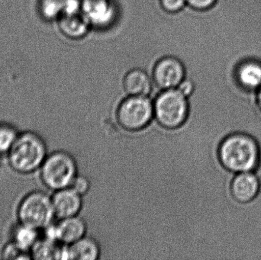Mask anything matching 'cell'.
<instances>
[{
  "instance_id": "cell-1",
  "label": "cell",
  "mask_w": 261,
  "mask_h": 260,
  "mask_svg": "<svg viewBox=\"0 0 261 260\" xmlns=\"http://www.w3.org/2000/svg\"><path fill=\"white\" fill-rule=\"evenodd\" d=\"M260 148L251 134L234 132L219 145L218 157L222 166L231 174L255 172L260 163Z\"/></svg>"
},
{
  "instance_id": "cell-2",
  "label": "cell",
  "mask_w": 261,
  "mask_h": 260,
  "mask_svg": "<svg viewBox=\"0 0 261 260\" xmlns=\"http://www.w3.org/2000/svg\"><path fill=\"white\" fill-rule=\"evenodd\" d=\"M47 155L44 139L33 131H24L8 152V162L15 172L25 175L40 169Z\"/></svg>"
},
{
  "instance_id": "cell-3",
  "label": "cell",
  "mask_w": 261,
  "mask_h": 260,
  "mask_svg": "<svg viewBox=\"0 0 261 260\" xmlns=\"http://www.w3.org/2000/svg\"><path fill=\"white\" fill-rule=\"evenodd\" d=\"M188 99L177 88L161 90L153 101L156 122L168 130H176L182 127L190 114Z\"/></svg>"
},
{
  "instance_id": "cell-4",
  "label": "cell",
  "mask_w": 261,
  "mask_h": 260,
  "mask_svg": "<svg viewBox=\"0 0 261 260\" xmlns=\"http://www.w3.org/2000/svg\"><path fill=\"white\" fill-rule=\"evenodd\" d=\"M77 175L76 160L70 153L64 151L48 154L40 168L43 184L54 192L70 187Z\"/></svg>"
},
{
  "instance_id": "cell-5",
  "label": "cell",
  "mask_w": 261,
  "mask_h": 260,
  "mask_svg": "<svg viewBox=\"0 0 261 260\" xmlns=\"http://www.w3.org/2000/svg\"><path fill=\"white\" fill-rule=\"evenodd\" d=\"M19 224L44 230L53 224L55 217L51 197L41 191H34L20 201L17 210Z\"/></svg>"
},
{
  "instance_id": "cell-6",
  "label": "cell",
  "mask_w": 261,
  "mask_h": 260,
  "mask_svg": "<svg viewBox=\"0 0 261 260\" xmlns=\"http://www.w3.org/2000/svg\"><path fill=\"white\" fill-rule=\"evenodd\" d=\"M116 117L119 126L125 131H141L154 118L153 102L148 96H128L119 103Z\"/></svg>"
},
{
  "instance_id": "cell-7",
  "label": "cell",
  "mask_w": 261,
  "mask_h": 260,
  "mask_svg": "<svg viewBox=\"0 0 261 260\" xmlns=\"http://www.w3.org/2000/svg\"><path fill=\"white\" fill-rule=\"evenodd\" d=\"M153 84L161 90L176 89L187 78L182 61L174 56H164L156 61L151 73Z\"/></svg>"
},
{
  "instance_id": "cell-8",
  "label": "cell",
  "mask_w": 261,
  "mask_h": 260,
  "mask_svg": "<svg viewBox=\"0 0 261 260\" xmlns=\"http://www.w3.org/2000/svg\"><path fill=\"white\" fill-rule=\"evenodd\" d=\"M53 224L43 230L44 238L58 241L64 245H70L87 235V222L78 215L59 219L58 223Z\"/></svg>"
},
{
  "instance_id": "cell-9",
  "label": "cell",
  "mask_w": 261,
  "mask_h": 260,
  "mask_svg": "<svg viewBox=\"0 0 261 260\" xmlns=\"http://www.w3.org/2000/svg\"><path fill=\"white\" fill-rule=\"evenodd\" d=\"M81 12L92 28H108L117 18L118 10L113 0H82Z\"/></svg>"
},
{
  "instance_id": "cell-10",
  "label": "cell",
  "mask_w": 261,
  "mask_h": 260,
  "mask_svg": "<svg viewBox=\"0 0 261 260\" xmlns=\"http://www.w3.org/2000/svg\"><path fill=\"white\" fill-rule=\"evenodd\" d=\"M233 79L240 91L254 94L261 86V61L245 58L239 61L233 71Z\"/></svg>"
},
{
  "instance_id": "cell-11",
  "label": "cell",
  "mask_w": 261,
  "mask_h": 260,
  "mask_svg": "<svg viewBox=\"0 0 261 260\" xmlns=\"http://www.w3.org/2000/svg\"><path fill=\"white\" fill-rule=\"evenodd\" d=\"M260 178L254 171L234 174L231 182V195L240 204H248L257 198L260 193Z\"/></svg>"
},
{
  "instance_id": "cell-12",
  "label": "cell",
  "mask_w": 261,
  "mask_h": 260,
  "mask_svg": "<svg viewBox=\"0 0 261 260\" xmlns=\"http://www.w3.org/2000/svg\"><path fill=\"white\" fill-rule=\"evenodd\" d=\"M51 199L55 217L58 219L76 216L84 205L82 195L70 187L55 191Z\"/></svg>"
},
{
  "instance_id": "cell-13",
  "label": "cell",
  "mask_w": 261,
  "mask_h": 260,
  "mask_svg": "<svg viewBox=\"0 0 261 260\" xmlns=\"http://www.w3.org/2000/svg\"><path fill=\"white\" fill-rule=\"evenodd\" d=\"M153 85L152 76L141 68L128 70L122 80V87L128 96H148Z\"/></svg>"
},
{
  "instance_id": "cell-14",
  "label": "cell",
  "mask_w": 261,
  "mask_h": 260,
  "mask_svg": "<svg viewBox=\"0 0 261 260\" xmlns=\"http://www.w3.org/2000/svg\"><path fill=\"white\" fill-rule=\"evenodd\" d=\"M100 256V246L91 237H84L67 246V259L96 260Z\"/></svg>"
},
{
  "instance_id": "cell-15",
  "label": "cell",
  "mask_w": 261,
  "mask_h": 260,
  "mask_svg": "<svg viewBox=\"0 0 261 260\" xmlns=\"http://www.w3.org/2000/svg\"><path fill=\"white\" fill-rule=\"evenodd\" d=\"M60 26L64 35L76 40L85 38L92 29L90 23L82 12L64 14L61 18Z\"/></svg>"
},
{
  "instance_id": "cell-16",
  "label": "cell",
  "mask_w": 261,
  "mask_h": 260,
  "mask_svg": "<svg viewBox=\"0 0 261 260\" xmlns=\"http://www.w3.org/2000/svg\"><path fill=\"white\" fill-rule=\"evenodd\" d=\"M40 230L19 224L12 232V241L20 248L31 253V250L38 242Z\"/></svg>"
},
{
  "instance_id": "cell-17",
  "label": "cell",
  "mask_w": 261,
  "mask_h": 260,
  "mask_svg": "<svg viewBox=\"0 0 261 260\" xmlns=\"http://www.w3.org/2000/svg\"><path fill=\"white\" fill-rule=\"evenodd\" d=\"M19 132L14 125L0 122V155L7 154L16 140Z\"/></svg>"
},
{
  "instance_id": "cell-18",
  "label": "cell",
  "mask_w": 261,
  "mask_h": 260,
  "mask_svg": "<svg viewBox=\"0 0 261 260\" xmlns=\"http://www.w3.org/2000/svg\"><path fill=\"white\" fill-rule=\"evenodd\" d=\"M2 258L4 259H31L32 256L29 252L20 248L13 241L7 243L2 250Z\"/></svg>"
},
{
  "instance_id": "cell-19",
  "label": "cell",
  "mask_w": 261,
  "mask_h": 260,
  "mask_svg": "<svg viewBox=\"0 0 261 260\" xmlns=\"http://www.w3.org/2000/svg\"><path fill=\"white\" fill-rule=\"evenodd\" d=\"M161 9L166 13L175 15L182 12L186 6V0H160Z\"/></svg>"
},
{
  "instance_id": "cell-20",
  "label": "cell",
  "mask_w": 261,
  "mask_h": 260,
  "mask_svg": "<svg viewBox=\"0 0 261 260\" xmlns=\"http://www.w3.org/2000/svg\"><path fill=\"white\" fill-rule=\"evenodd\" d=\"M70 187L72 188L75 192L84 196V195H87L90 190V182L85 176L78 174Z\"/></svg>"
},
{
  "instance_id": "cell-21",
  "label": "cell",
  "mask_w": 261,
  "mask_h": 260,
  "mask_svg": "<svg viewBox=\"0 0 261 260\" xmlns=\"http://www.w3.org/2000/svg\"><path fill=\"white\" fill-rule=\"evenodd\" d=\"M187 7L197 12H205L213 9L218 0H186Z\"/></svg>"
},
{
  "instance_id": "cell-22",
  "label": "cell",
  "mask_w": 261,
  "mask_h": 260,
  "mask_svg": "<svg viewBox=\"0 0 261 260\" xmlns=\"http://www.w3.org/2000/svg\"><path fill=\"white\" fill-rule=\"evenodd\" d=\"M177 89L181 93H184L185 96H187V97H190V96H192V94H193L195 90L194 82H193L191 79L186 78V79L179 84Z\"/></svg>"
},
{
  "instance_id": "cell-23",
  "label": "cell",
  "mask_w": 261,
  "mask_h": 260,
  "mask_svg": "<svg viewBox=\"0 0 261 260\" xmlns=\"http://www.w3.org/2000/svg\"><path fill=\"white\" fill-rule=\"evenodd\" d=\"M256 102H257V105L259 108L261 110V86L257 90L255 93Z\"/></svg>"
}]
</instances>
